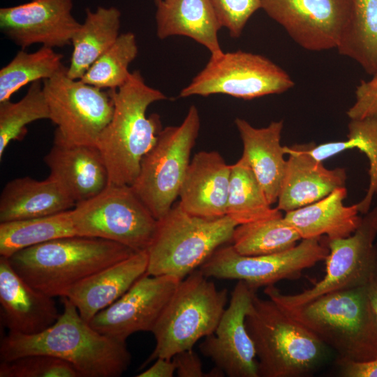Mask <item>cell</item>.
I'll use <instances>...</instances> for the list:
<instances>
[{"instance_id":"4316f807","label":"cell","mask_w":377,"mask_h":377,"mask_svg":"<svg viewBox=\"0 0 377 377\" xmlns=\"http://www.w3.org/2000/svg\"><path fill=\"white\" fill-rule=\"evenodd\" d=\"M121 12L114 7L85 9L83 23L74 34L68 76L80 80L90 66L117 40L121 27Z\"/></svg>"},{"instance_id":"7402d4cb","label":"cell","mask_w":377,"mask_h":377,"mask_svg":"<svg viewBox=\"0 0 377 377\" xmlns=\"http://www.w3.org/2000/svg\"><path fill=\"white\" fill-rule=\"evenodd\" d=\"M148 268L147 251L135 252L89 276L75 285L67 293L81 317L89 323L92 318L121 296Z\"/></svg>"},{"instance_id":"3957f363","label":"cell","mask_w":377,"mask_h":377,"mask_svg":"<svg viewBox=\"0 0 377 377\" xmlns=\"http://www.w3.org/2000/svg\"><path fill=\"white\" fill-rule=\"evenodd\" d=\"M135 253L110 240L84 236L52 239L8 258L29 284L51 297H66L77 283Z\"/></svg>"},{"instance_id":"7a4b0ae2","label":"cell","mask_w":377,"mask_h":377,"mask_svg":"<svg viewBox=\"0 0 377 377\" xmlns=\"http://www.w3.org/2000/svg\"><path fill=\"white\" fill-rule=\"evenodd\" d=\"M113 103L112 118L101 133L96 147L106 165L109 184L131 186L145 154L163 129L160 116H147L149 106L167 99L160 90L146 84L138 70L116 89L108 90Z\"/></svg>"},{"instance_id":"9a60e30c","label":"cell","mask_w":377,"mask_h":377,"mask_svg":"<svg viewBox=\"0 0 377 377\" xmlns=\"http://www.w3.org/2000/svg\"><path fill=\"white\" fill-rule=\"evenodd\" d=\"M181 280L145 274L115 302L96 314L90 325L121 342L138 332H151Z\"/></svg>"},{"instance_id":"6da1fadb","label":"cell","mask_w":377,"mask_h":377,"mask_svg":"<svg viewBox=\"0 0 377 377\" xmlns=\"http://www.w3.org/2000/svg\"><path fill=\"white\" fill-rule=\"evenodd\" d=\"M64 310L54 324L34 334L8 332L1 341V361L47 355L71 364L80 377H119L131 355L126 342L110 338L83 319L75 304L62 297Z\"/></svg>"},{"instance_id":"52a82bcc","label":"cell","mask_w":377,"mask_h":377,"mask_svg":"<svg viewBox=\"0 0 377 377\" xmlns=\"http://www.w3.org/2000/svg\"><path fill=\"white\" fill-rule=\"evenodd\" d=\"M208 279L197 269L180 281L151 331L156 346L141 368L157 358L171 359L193 349L214 332L226 309L228 290Z\"/></svg>"},{"instance_id":"7c38bea8","label":"cell","mask_w":377,"mask_h":377,"mask_svg":"<svg viewBox=\"0 0 377 377\" xmlns=\"http://www.w3.org/2000/svg\"><path fill=\"white\" fill-rule=\"evenodd\" d=\"M67 69L43 81L50 120L57 126L54 141L96 146L112 116V98L109 91L70 78Z\"/></svg>"},{"instance_id":"277c9868","label":"cell","mask_w":377,"mask_h":377,"mask_svg":"<svg viewBox=\"0 0 377 377\" xmlns=\"http://www.w3.org/2000/svg\"><path fill=\"white\" fill-rule=\"evenodd\" d=\"M279 307L336 352L337 360L377 357V321L367 286L330 293L296 307Z\"/></svg>"},{"instance_id":"e575fe53","label":"cell","mask_w":377,"mask_h":377,"mask_svg":"<svg viewBox=\"0 0 377 377\" xmlns=\"http://www.w3.org/2000/svg\"><path fill=\"white\" fill-rule=\"evenodd\" d=\"M347 140L350 149H358L369 161V186L364 196L357 203L359 212L365 214L377 194V117L350 119Z\"/></svg>"},{"instance_id":"d590c367","label":"cell","mask_w":377,"mask_h":377,"mask_svg":"<svg viewBox=\"0 0 377 377\" xmlns=\"http://www.w3.org/2000/svg\"><path fill=\"white\" fill-rule=\"evenodd\" d=\"M0 377H80L64 360L47 355H29L1 361Z\"/></svg>"},{"instance_id":"d6a6232c","label":"cell","mask_w":377,"mask_h":377,"mask_svg":"<svg viewBox=\"0 0 377 377\" xmlns=\"http://www.w3.org/2000/svg\"><path fill=\"white\" fill-rule=\"evenodd\" d=\"M50 119V108L41 81L31 83L27 94L20 101L1 102L0 158L10 142L24 138L29 124Z\"/></svg>"},{"instance_id":"ee69618b","label":"cell","mask_w":377,"mask_h":377,"mask_svg":"<svg viewBox=\"0 0 377 377\" xmlns=\"http://www.w3.org/2000/svg\"><path fill=\"white\" fill-rule=\"evenodd\" d=\"M160 1H161V0H154L155 4H157Z\"/></svg>"},{"instance_id":"e0dca14e","label":"cell","mask_w":377,"mask_h":377,"mask_svg":"<svg viewBox=\"0 0 377 377\" xmlns=\"http://www.w3.org/2000/svg\"><path fill=\"white\" fill-rule=\"evenodd\" d=\"M73 5V0H31L1 8V31L22 49L34 44L63 47L71 44L80 26Z\"/></svg>"},{"instance_id":"74e56055","label":"cell","mask_w":377,"mask_h":377,"mask_svg":"<svg viewBox=\"0 0 377 377\" xmlns=\"http://www.w3.org/2000/svg\"><path fill=\"white\" fill-rule=\"evenodd\" d=\"M355 101L347 110L350 119L377 117V72L371 80H361L357 86Z\"/></svg>"},{"instance_id":"f546056e","label":"cell","mask_w":377,"mask_h":377,"mask_svg":"<svg viewBox=\"0 0 377 377\" xmlns=\"http://www.w3.org/2000/svg\"><path fill=\"white\" fill-rule=\"evenodd\" d=\"M337 49L367 73L377 72V0H353L349 23Z\"/></svg>"},{"instance_id":"603a6c76","label":"cell","mask_w":377,"mask_h":377,"mask_svg":"<svg viewBox=\"0 0 377 377\" xmlns=\"http://www.w3.org/2000/svg\"><path fill=\"white\" fill-rule=\"evenodd\" d=\"M235 124L242 142V157L272 205L277 202L286 167V146L281 144L283 121H273L265 127L256 128L246 120L237 118Z\"/></svg>"},{"instance_id":"ffe728a7","label":"cell","mask_w":377,"mask_h":377,"mask_svg":"<svg viewBox=\"0 0 377 377\" xmlns=\"http://www.w3.org/2000/svg\"><path fill=\"white\" fill-rule=\"evenodd\" d=\"M231 165L216 151H201L191 160L179 193L186 212L205 218L226 215Z\"/></svg>"},{"instance_id":"44dd1931","label":"cell","mask_w":377,"mask_h":377,"mask_svg":"<svg viewBox=\"0 0 377 377\" xmlns=\"http://www.w3.org/2000/svg\"><path fill=\"white\" fill-rule=\"evenodd\" d=\"M54 179L77 203L101 192L109 184L108 171L96 145L53 142L44 157Z\"/></svg>"},{"instance_id":"ba28073f","label":"cell","mask_w":377,"mask_h":377,"mask_svg":"<svg viewBox=\"0 0 377 377\" xmlns=\"http://www.w3.org/2000/svg\"><path fill=\"white\" fill-rule=\"evenodd\" d=\"M200 128L199 112L192 105L179 125L160 131L141 160L131 186L157 220L168 212L179 197Z\"/></svg>"},{"instance_id":"f1b7e54d","label":"cell","mask_w":377,"mask_h":377,"mask_svg":"<svg viewBox=\"0 0 377 377\" xmlns=\"http://www.w3.org/2000/svg\"><path fill=\"white\" fill-rule=\"evenodd\" d=\"M71 209L43 217L0 223V256L8 258L29 247L76 235Z\"/></svg>"},{"instance_id":"5b68a950","label":"cell","mask_w":377,"mask_h":377,"mask_svg":"<svg viewBox=\"0 0 377 377\" xmlns=\"http://www.w3.org/2000/svg\"><path fill=\"white\" fill-rule=\"evenodd\" d=\"M259 377L306 376L323 362L329 349L270 299L255 293L246 317Z\"/></svg>"},{"instance_id":"d4e9b609","label":"cell","mask_w":377,"mask_h":377,"mask_svg":"<svg viewBox=\"0 0 377 377\" xmlns=\"http://www.w3.org/2000/svg\"><path fill=\"white\" fill-rule=\"evenodd\" d=\"M75 202L52 178L29 177L8 182L0 195V223L38 218L73 209Z\"/></svg>"},{"instance_id":"836d02e7","label":"cell","mask_w":377,"mask_h":377,"mask_svg":"<svg viewBox=\"0 0 377 377\" xmlns=\"http://www.w3.org/2000/svg\"><path fill=\"white\" fill-rule=\"evenodd\" d=\"M138 47L133 33L121 34L114 43L103 53L80 79L102 89H116L128 79L130 64L136 58Z\"/></svg>"},{"instance_id":"60d3db41","label":"cell","mask_w":377,"mask_h":377,"mask_svg":"<svg viewBox=\"0 0 377 377\" xmlns=\"http://www.w3.org/2000/svg\"><path fill=\"white\" fill-rule=\"evenodd\" d=\"M348 149H350L348 140L328 142L318 145L314 142H310L308 146L309 153L320 162H323V161Z\"/></svg>"},{"instance_id":"f35d334b","label":"cell","mask_w":377,"mask_h":377,"mask_svg":"<svg viewBox=\"0 0 377 377\" xmlns=\"http://www.w3.org/2000/svg\"><path fill=\"white\" fill-rule=\"evenodd\" d=\"M176 367V374L179 377H221L224 374L214 368L205 373L202 369V363L198 354L193 349L186 350L175 354L172 357Z\"/></svg>"},{"instance_id":"ac0fdd59","label":"cell","mask_w":377,"mask_h":377,"mask_svg":"<svg viewBox=\"0 0 377 377\" xmlns=\"http://www.w3.org/2000/svg\"><path fill=\"white\" fill-rule=\"evenodd\" d=\"M51 297L34 288L0 256V304L3 325L9 332L34 334L51 326L60 314Z\"/></svg>"},{"instance_id":"1f68e13d","label":"cell","mask_w":377,"mask_h":377,"mask_svg":"<svg viewBox=\"0 0 377 377\" xmlns=\"http://www.w3.org/2000/svg\"><path fill=\"white\" fill-rule=\"evenodd\" d=\"M63 55L54 48L42 46L28 52L18 51L13 59L0 70V103L10 100L22 87L50 79L66 66Z\"/></svg>"},{"instance_id":"83f0119b","label":"cell","mask_w":377,"mask_h":377,"mask_svg":"<svg viewBox=\"0 0 377 377\" xmlns=\"http://www.w3.org/2000/svg\"><path fill=\"white\" fill-rule=\"evenodd\" d=\"M226 215L238 226L283 216L276 207H272L253 172L242 156L231 165Z\"/></svg>"},{"instance_id":"b9f144b4","label":"cell","mask_w":377,"mask_h":377,"mask_svg":"<svg viewBox=\"0 0 377 377\" xmlns=\"http://www.w3.org/2000/svg\"><path fill=\"white\" fill-rule=\"evenodd\" d=\"M154 364L144 370L137 377H172L176 372L175 364L172 359L157 358Z\"/></svg>"},{"instance_id":"484cf974","label":"cell","mask_w":377,"mask_h":377,"mask_svg":"<svg viewBox=\"0 0 377 377\" xmlns=\"http://www.w3.org/2000/svg\"><path fill=\"white\" fill-rule=\"evenodd\" d=\"M346 186L334 190L323 198L306 206L286 212L285 220L302 239L321 237L327 240L352 235L360 225L362 217L357 204L345 205Z\"/></svg>"},{"instance_id":"8992f818","label":"cell","mask_w":377,"mask_h":377,"mask_svg":"<svg viewBox=\"0 0 377 377\" xmlns=\"http://www.w3.org/2000/svg\"><path fill=\"white\" fill-rule=\"evenodd\" d=\"M238 224L226 215L205 218L185 212L177 202L158 220L147 250V274L179 280L197 269L220 246L231 242Z\"/></svg>"},{"instance_id":"8fae6325","label":"cell","mask_w":377,"mask_h":377,"mask_svg":"<svg viewBox=\"0 0 377 377\" xmlns=\"http://www.w3.org/2000/svg\"><path fill=\"white\" fill-rule=\"evenodd\" d=\"M294 84L283 68L260 54L241 50L223 52L210 57L179 96L226 94L251 100L283 93Z\"/></svg>"},{"instance_id":"5bb4252c","label":"cell","mask_w":377,"mask_h":377,"mask_svg":"<svg viewBox=\"0 0 377 377\" xmlns=\"http://www.w3.org/2000/svg\"><path fill=\"white\" fill-rule=\"evenodd\" d=\"M261 8L302 48H337L349 23L353 0H260Z\"/></svg>"},{"instance_id":"7bdbcfd3","label":"cell","mask_w":377,"mask_h":377,"mask_svg":"<svg viewBox=\"0 0 377 377\" xmlns=\"http://www.w3.org/2000/svg\"><path fill=\"white\" fill-rule=\"evenodd\" d=\"M367 292L370 304L377 321V277L367 285Z\"/></svg>"},{"instance_id":"9c48e42d","label":"cell","mask_w":377,"mask_h":377,"mask_svg":"<svg viewBox=\"0 0 377 377\" xmlns=\"http://www.w3.org/2000/svg\"><path fill=\"white\" fill-rule=\"evenodd\" d=\"M75 235L96 237L147 251L158 220L129 185H108L71 209Z\"/></svg>"},{"instance_id":"ab89813d","label":"cell","mask_w":377,"mask_h":377,"mask_svg":"<svg viewBox=\"0 0 377 377\" xmlns=\"http://www.w3.org/2000/svg\"><path fill=\"white\" fill-rule=\"evenodd\" d=\"M339 374L343 377H377V357L364 362L337 360Z\"/></svg>"},{"instance_id":"8d00e7d4","label":"cell","mask_w":377,"mask_h":377,"mask_svg":"<svg viewBox=\"0 0 377 377\" xmlns=\"http://www.w3.org/2000/svg\"><path fill=\"white\" fill-rule=\"evenodd\" d=\"M222 27L231 37L241 36L252 15L261 8L260 0H211Z\"/></svg>"},{"instance_id":"4fadbf2b","label":"cell","mask_w":377,"mask_h":377,"mask_svg":"<svg viewBox=\"0 0 377 377\" xmlns=\"http://www.w3.org/2000/svg\"><path fill=\"white\" fill-rule=\"evenodd\" d=\"M320 238L302 239L290 249L260 256L242 255L232 244H224L199 269L208 278L243 281L257 290L282 280L297 279L304 270L325 260L329 249Z\"/></svg>"},{"instance_id":"2e32d148","label":"cell","mask_w":377,"mask_h":377,"mask_svg":"<svg viewBox=\"0 0 377 377\" xmlns=\"http://www.w3.org/2000/svg\"><path fill=\"white\" fill-rule=\"evenodd\" d=\"M256 291L238 281L214 332L199 346L201 353L228 377H259L255 346L246 326Z\"/></svg>"},{"instance_id":"4dcf8cb0","label":"cell","mask_w":377,"mask_h":377,"mask_svg":"<svg viewBox=\"0 0 377 377\" xmlns=\"http://www.w3.org/2000/svg\"><path fill=\"white\" fill-rule=\"evenodd\" d=\"M301 239L297 231L281 216L237 226L231 242L242 255L260 256L287 251Z\"/></svg>"},{"instance_id":"30bf717a","label":"cell","mask_w":377,"mask_h":377,"mask_svg":"<svg viewBox=\"0 0 377 377\" xmlns=\"http://www.w3.org/2000/svg\"><path fill=\"white\" fill-rule=\"evenodd\" d=\"M377 207L362 217L350 236L327 241L325 274L311 288L295 295L282 293L274 285L265 288L269 299L281 307H296L333 292L367 286L377 277Z\"/></svg>"},{"instance_id":"cb8c5ba5","label":"cell","mask_w":377,"mask_h":377,"mask_svg":"<svg viewBox=\"0 0 377 377\" xmlns=\"http://www.w3.org/2000/svg\"><path fill=\"white\" fill-rule=\"evenodd\" d=\"M156 5L160 39L182 36L201 44L211 56L223 52L218 38L222 26L211 0H161Z\"/></svg>"},{"instance_id":"d6986e66","label":"cell","mask_w":377,"mask_h":377,"mask_svg":"<svg viewBox=\"0 0 377 377\" xmlns=\"http://www.w3.org/2000/svg\"><path fill=\"white\" fill-rule=\"evenodd\" d=\"M309 143L286 146V167L276 207L290 212L315 202L346 185L343 168L328 169L308 151Z\"/></svg>"}]
</instances>
